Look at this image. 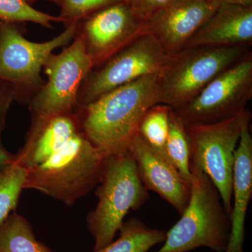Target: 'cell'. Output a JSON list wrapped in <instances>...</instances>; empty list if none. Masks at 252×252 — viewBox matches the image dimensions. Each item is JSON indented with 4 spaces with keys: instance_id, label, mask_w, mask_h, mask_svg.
Masks as SVG:
<instances>
[{
    "instance_id": "6da1fadb",
    "label": "cell",
    "mask_w": 252,
    "mask_h": 252,
    "mask_svg": "<svg viewBox=\"0 0 252 252\" xmlns=\"http://www.w3.org/2000/svg\"><path fill=\"white\" fill-rule=\"evenodd\" d=\"M157 104L158 73L109 91L76 113L84 135L109 156L128 151L144 114Z\"/></svg>"
},
{
    "instance_id": "7a4b0ae2",
    "label": "cell",
    "mask_w": 252,
    "mask_h": 252,
    "mask_svg": "<svg viewBox=\"0 0 252 252\" xmlns=\"http://www.w3.org/2000/svg\"><path fill=\"white\" fill-rule=\"evenodd\" d=\"M190 170L188 205L157 252H189L202 247L224 252L229 240L230 216L216 187L193 159Z\"/></svg>"
},
{
    "instance_id": "3957f363",
    "label": "cell",
    "mask_w": 252,
    "mask_h": 252,
    "mask_svg": "<svg viewBox=\"0 0 252 252\" xmlns=\"http://www.w3.org/2000/svg\"><path fill=\"white\" fill-rule=\"evenodd\" d=\"M106 157L81 130L45 161L27 170L23 189L72 205L98 185Z\"/></svg>"
},
{
    "instance_id": "277c9868",
    "label": "cell",
    "mask_w": 252,
    "mask_h": 252,
    "mask_svg": "<svg viewBox=\"0 0 252 252\" xmlns=\"http://www.w3.org/2000/svg\"><path fill=\"white\" fill-rule=\"evenodd\" d=\"M98 185V202L86 217L94 240V251L112 243L129 211L138 210L149 198L129 151L106 157Z\"/></svg>"
},
{
    "instance_id": "5b68a950",
    "label": "cell",
    "mask_w": 252,
    "mask_h": 252,
    "mask_svg": "<svg viewBox=\"0 0 252 252\" xmlns=\"http://www.w3.org/2000/svg\"><path fill=\"white\" fill-rule=\"evenodd\" d=\"M250 46H187L169 56L158 73V104L174 109L187 103L250 53Z\"/></svg>"
},
{
    "instance_id": "8992f818",
    "label": "cell",
    "mask_w": 252,
    "mask_h": 252,
    "mask_svg": "<svg viewBox=\"0 0 252 252\" xmlns=\"http://www.w3.org/2000/svg\"><path fill=\"white\" fill-rule=\"evenodd\" d=\"M82 36L59 54H52L44 66V83L29 101L32 121L76 112L81 86L94 69Z\"/></svg>"
},
{
    "instance_id": "52a82bcc",
    "label": "cell",
    "mask_w": 252,
    "mask_h": 252,
    "mask_svg": "<svg viewBox=\"0 0 252 252\" xmlns=\"http://www.w3.org/2000/svg\"><path fill=\"white\" fill-rule=\"evenodd\" d=\"M77 28L78 23H70L54 39L33 42L23 36L17 23L0 21V80L14 86L21 99L35 94L44 84L41 72L46 61L55 50L74 39Z\"/></svg>"
},
{
    "instance_id": "ba28073f",
    "label": "cell",
    "mask_w": 252,
    "mask_h": 252,
    "mask_svg": "<svg viewBox=\"0 0 252 252\" xmlns=\"http://www.w3.org/2000/svg\"><path fill=\"white\" fill-rule=\"evenodd\" d=\"M245 109L236 115L215 124L186 126L190 146V159L196 161L216 187L225 212L230 215L233 199L235 149L245 119Z\"/></svg>"
},
{
    "instance_id": "9c48e42d",
    "label": "cell",
    "mask_w": 252,
    "mask_h": 252,
    "mask_svg": "<svg viewBox=\"0 0 252 252\" xmlns=\"http://www.w3.org/2000/svg\"><path fill=\"white\" fill-rule=\"evenodd\" d=\"M252 98L251 51L212 79L193 98L172 108L185 126L221 122L246 109Z\"/></svg>"
},
{
    "instance_id": "30bf717a",
    "label": "cell",
    "mask_w": 252,
    "mask_h": 252,
    "mask_svg": "<svg viewBox=\"0 0 252 252\" xmlns=\"http://www.w3.org/2000/svg\"><path fill=\"white\" fill-rule=\"evenodd\" d=\"M168 58L152 36L141 34L91 71L81 86L76 111L109 91L145 76L157 74Z\"/></svg>"
},
{
    "instance_id": "8fae6325",
    "label": "cell",
    "mask_w": 252,
    "mask_h": 252,
    "mask_svg": "<svg viewBox=\"0 0 252 252\" xmlns=\"http://www.w3.org/2000/svg\"><path fill=\"white\" fill-rule=\"evenodd\" d=\"M143 25L120 0L81 20L77 32L82 36L94 68L143 34Z\"/></svg>"
},
{
    "instance_id": "7c38bea8",
    "label": "cell",
    "mask_w": 252,
    "mask_h": 252,
    "mask_svg": "<svg viewBox=\"0 0 252 252\" xmlns=\"http://www.w3.org/2000/svg\"><path fill=\"white\" fill-rule=\"evenodd\" d=\"M220 5L214 0H174L143 25L169 56L177 54L206 22Z\"/></svg>"
},
{
    "instance_id": "4fadbf2b",
    "label": "cell",
    "mask_w": 252,
    "mask_h": 252,
    "mask_svg": "<svg viewBox=\"0 0 252 252\" xmlns=\"http://www.w3.org/2000/svg\"><path fill=\"white\" fill-rule=\"evenodd\" d=\"M128 151L145 188L158 194L182 215L190 198V182L185 180L171 162L146 143L138 133L131 142Z\"/></svg>"
},
{
    "instance_id": "5bb4252c",
    "label": "cell",
    "mask_w": 252,
    "mask_h": 252,
    "mask_svg": "<svg viewBox=\"0 0 252 252\" xmlns=\"http://www.w3.org/2000/svg\"><path fill=\"white\" fill-rule=\"evenodd\" d=\"M81 131L76 112L32 121L26 142L15 154L14 162L30 170L47 160Z\"/></svg>"
},
{
    "instance_id": "9a60e30c",
    "label": "cell",
    "mask_w": 252,
    "mask_h": 252,
    "mask_svg": "<svg viewBox=\"0 0 252 252\" xmlns=\"http://www.w3.org/2000/svg\"><path fill=\"white\" fill-rule=\"evenodd\" d=\"M251 115L244 122L235 149L233 166V199L230 215V233L224 252H244L245 220L252 196V137Z\"/></svg>"
},
{
    "instance_id": "2e32d148",
    "label": "cell",
    "mask_w": 252,
    "mask_h": 252,
    "mask_svg": "<svg viewBox=\"0 0 252 252\" xmlns=\"http://www.w3.org/2000/svg\"><path fill=\"white\" fill-rule=\"evenodd\" d=\"M252 5H220L185 46H251Z\"/></svg>"
},
{
    "instance_id": "e0dca14e",
    "label": "cell",
    "mask_w": 252,
    "mask_h": 252,
    "mask_svg": "<svg viewBox=\"0 0 252 252\" xmlns=\"http://www.w3.org/2000/svg\"><path fill=\"white\" fill-rule=\"evenodd\" d=\"M119 231L116 241L93 252H147L166 238V232L150 228L136 218L124 222Z\"/></svg>"
},
{
    "instance_id": "ac0fdd59",
    "label": "cell",
    "mask_w": 252,
    "mask_h": 252,
    "mask_svg": "<svg viewBox=\"0 0 252 252\" xmlns=\"http://www.w3.org/2000/svg\"><path fill=\"white\" fill-rule=\"evenodd\" d=\"M0 252H53L38 241L31 223L16 211L0 224Z\"/></svg>"
},
{
    "instance_id": "d6986e66",
    "label": "cell",
    "mask_w": 252,
    "mask_h": 252,
    "mask_svg": "<svg viewBox=\"0 0 252 252\" xmlns=\"http://www.w3.org/2000/svg\"><path fill=\"white\" fill-rule=\"evenodd\" d=\"M167 158L190 183V146L187 127L171 107L169 118V130L165 147Z\"/></svg>"
},
{
    "instance_id": "ffe728a7",
    "label": "cell",
    "mask_w": 252,
    "mask_h": 252,
    "mask_svg": "<svg viewBox=\"0 0 252 252\" xmlns=\"http://www.w3.org/2000/svg\"><path fill=\"white\" fill-rule=\"evenodd\" d=\"M170 111L171 107L169 106L155 104L144 114L138 130V134L144 142L167 160L168 158L165 147L168 135Z\"/></svg>"
},
{
    "instance_id": "44dd1931",
    "label": "cell",
    "mask_w": 252,
    "mask_h": 252,
    "mask_svg": "<svg viewBox=\"0 0 252 252\" xmlns=\"http://www.w3.org/2000/svg\"><path fill=\"white\" fill-rule=\"evenodd\" d=\"M27 172L14 162L0 172V224L16 211Z\"/></svg>"
},
{
    "instance_id": "7402d4cb",
    "label": "cell",
    "mask_w": 252,
    "mask_h": 252,
    "mask_svg": "<svg viewBox=\"0 0 252 252\" xmlns=\"http://www.w3.org/2000/svg\"><path fill=\"white\" fill-rule=\"evenodd\" d=\"M0 21L11 23L31 22L46 28L53 23H63L59 16H54L34 9L27 0H0Z\"/></svg>"
},
{
    "instance_id": "603a6c76",
    "label": "cell",
    "mask_w": 252,
    "mask_h": 252,
    "mask_svg": "<svg viewBox=\"0 0 252 252\" xmlns=\"http://www.w3.org/2000/svg\"><path fill=\"white\" fill-rule=\"evenodd\" d=\"M120 0H61L59 16L65 26L79 23L97 10Z\"/></svg>"
},
{
    "instance_id": "cb8c5ba5",
    "label": "cell",
    "mask_w": 252,
    "mask_h": 252,
    "mask_svg": "<svg viewBox=\"0 0 252 252\" xmlns=\"http://www.w3.org/2000/svg\"><path fill=\"white\" fill-rule=\"evenodd\" d=\"M21 99L19 92L14 86L0 80V147H3L1 136L6 125L8 111L14 101Z\"/></svg>"
},
{
    "instance_id": "d4e9b609",
    "label": "cell",
    "mask_w": 252,
    "mask_h": 252,
    "mask_svg": "<svg viewBox=\"0 0 252 252\" xmlns=\"http://www.w3.org/2000/svg\"><path fill=\"white\" fill-rule=\"evenodd\" d=\"M136 17L142 22L174 0H124Z\"/></svg>"
},
{
    "instance_id": "484cf974",
    "label": "cell",
    "mask_w": 252,
    "mask_h": 252,
    "mask_svg": "<svg viewBox=\"0 0 252 252\" xmlns=\"http://www.w3.org/2000/svg\"><path fill=\"white\" fill-rule=\"evenodd\" d=\"M15 154L9 153L4 147H0V172L14 162Z\"/></svg>"
},
{
    "instance_id": "4316f807",
    "label": "cell",
    "mask_w": 252,
    "mask_h": 252,
    "mask_svg": "<svg viewBox=\"0 0 252 252\" xmlns=\"http://www.w3.org/2000/svg\"><path fill=\"white\" fill-rule=\"evenodd\" d=\"M219 5H252V0H214Z\"/></svg>"
},
{
    "instance_id": "83f0119b",
    "label": "cell",
    "mask_w": 252,
    "mask_h": 252,
    "mask_svg": "<svg viewBox=\"0 0 252 252\" xmlns=\"http://www.w3.org/2000/svg\"><path fill=\"white\" fill-rule=\"evenodd\" d=\"M27 1L30 4L32 5L34 3L36 2V1H42V0H27ZM44 1H50V2L54 3V4L58 5V6H60L61 0H44Z\"/></svg>"
}]
</instances>
